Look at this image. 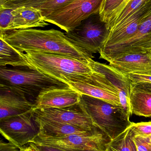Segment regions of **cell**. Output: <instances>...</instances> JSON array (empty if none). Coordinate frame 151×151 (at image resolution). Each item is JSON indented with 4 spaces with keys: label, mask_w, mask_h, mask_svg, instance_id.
Wrapping results in <instances>:
<instances>
[{
    "label": "cell",
    "mask_w": 151,
    "mask_h": 151,
    "mask_svg": "<svg viewBox=\"0 0 151 151\" xmlns=\"http://www.w3.org/2000/svg\"><path fill=\"white\" fill-rule=\"evenodd\" d=\"M0 38L19 52L37 51L59 54L81 60L92 58L88 53L71 42L64 33L54 29L29 28L0 32Z\"/></svg>",
    "instance_id": "obj_1"
},
{
    "label": "cell",
    "mask_w": 151,
    "mask_h": 151,
    "mask_svg": "<svg viewBox=\"0 0 151 151\" xmlns=\"http://www.w3.org/2000/svg\"><path fill=\"white\" fill-rule=\"evenodd\" d=\"M20 53L33 68L65 83H88L94 77L95 71L89 60H81L64 55L46 52Z\"/></svg>",
    "instance_id": "obj_2"
},
{
    "label": "cell",
    "mask_w": 151,
    "mask_h": 151,
    "mask_svg": "<svg viewBox=\"0 0 151 151\" xmlns=\"http://www.w3.org/2000/svg\"><path fill=\"white\" fill-rule=\"evenodd\" d=\"M0 85L16 89L35 103L41 95L56 89L70 88L68 83L33 67L0 66Z\"/></svg>",
    "instance_id": "obj_3"
},
{
    "label": "cell",
    "mask_w": 151,
    "mask_h": 151,
    "mask_svg": "<svg viewBox=\"0 0 151 151\" xmlns=\"http://www.w3.org/2000/svg\"><path fill=\"white\" fill-rule=\"evenodd\" d=\"M80 103L94 124L113 140L132 125L130 115L120 106L81 94Z\"/></svg>",
    "instance_id": "obj_4"
},
{
    "label": "cell",
    "mask_w": 151,
    "mask_h": 151,
    "mask_svg": "<svg viewBox=\"0 0 151 151\" xmlns=\"http://www.w3.org/2000/svg\"><path fill=\"white\" fill-rule=\"evenodd\" d=\"M112 139L98 127L83 134L51 137L39 133L31 142L56 147L64 151H107Z\"/></svg>",
    "instance_id": "obj_5"
},
{
    "label": "cell",
    "mask_w": 151,
    "mask_h": 151,
    "mask_svg": "<svg viewBox=\"0 0 151 151\" xmlns=\"http://www.w3.org/2000/svg\"><path fill=\"white\" fill-rule=\"evenodd\" d=\"M64 34L74 44L92 54L99 53L108 31L105 23L101 21L99 13H97L82 20L73 30Z\"/></svg>",
    "instance_id": "obj_6"
},
{
    "label": "cell",
    "mask_w": 151,
    "mask_h": 151,
    "mask_svg": "<svg viewBox=\"0 0 151 151\" xmlns=\"http://www.w3.org/2000/svg\"><path fill=\"white\" fill-rule=\"evenodd\" d=\"M104 0H74L45 18L65 31L73 30L81 22L95 13H99Z\"/></svg>",
    "instance_id": "obj_7"
},
{
    "label": "cell",
    "mask_w": 151,
    "mask_h": 151,
    "mask_svg": "<svg viewBox=\"0 0 151 151\" xmlns=\"http://www.w3.org/2000/svg\"><path fill=\"white\" fill-rule=\"evenodd\" d=\"M0 132L9 142L22 147L31 142L38 135L40 128L32 111L0 119Z\"/></svg>",
    "instance_id": "obj_8"
},
{
    "label": "cell",
    "mask_w": 151,
    "mask_h": 151,
    "mask_svg": "<svg viewBox=\"0 0 151 151\" xmlns=\"http://www.w3.org/2000/svg\"><path fill=\"white\" fill-rule=\"evenodd\" d=\"M151 50V11L143 19L133 36L100 50V58L109 62L126 54Z\"/></svg>",
    "instance_id": "obj_9"
},
{
    "label": "cell",
    "mask_w": 151,
    "mask_h": 151,
    "mask_svg": "<svg viewBox=\"0 0 151 151\" xmlns=\"http://www.w3.org/2000/svg\"><path fill=\"white\" fill-rule=\"evenodd\" d=\"M33 113L37 119L69 124L88 131L98 127L94 124L80 102L64 108H35L33 110Z\"/></svg>",
    "instance_id": "obj_10"
},
{
    "label": "cell",
    "mask_w": 151,
    "mask_h": 151,
    "mask_svg": "<svg viewBox=\"0 0 151 151\" xmlns=\"http://www.w3.org/2000/svg\"><path fill=\"white\" fill-rule=\"evenodd\" d=\"M66 83L81 94L99 99L114 105L121 106L118 91L103 73L95 72L93 80L88 83L71 81Z\"/></svg>",
    "instance_id": "obj_11"
},
{
    "label": "cell",
    "mask_w": 151,
    "mask_h": 151,
    "mask_svg": "<svg viewBox=\"0 0 151 151\" xmlns=\"http://www.w3.org/2000/svg\"><path fill=\"white\" fill-rule=\"evenodd\" d=\"M151 11V0H146L127 19L109 30L102 49L131 38L136 32L143 19Z\"/></svg>",
    "instance_id": "obj_12"
},
{
    "label": "cell",
    "mask_w": 151,
    "mask_h": 151,
    "mask_svg": "<svg viewBox=\"0 0 151 151\" xmlns=\"http://www.w3.org/2000/svg\"><path fill=\"white\" fill-rule=\"evenodd\" d=\"M35 107V103L23 92L0 85V119L31 111Z\"/></svg>",
    "instance_id": "obj_13"
},
{
    "label": "cell",
    "mask_w": 151,
    "mask_h": 151,
    "mask_svg": "<svg viewBox=\"0 0 151 151\" xmlns=\"http://www.w3.org/2000/svg\"><path fill=\"white\" fill-rule=\"evenodd\" d=\"M89 62L94 71L103 73L113 84L118 93L121 106L128 114L131 115L130 94L131 83L129 79L110 65L96 62L92 58H90Z\"/></svg>",
    "instance_id": "obj_14"
},
{
    "label": "cell",
    "mask_w": 151,
    "mask_h": 151,
    "mask_svg": "<svg viewBox=\"0 0 151 151\" xmlns=\"http://www.w3.org/2000/svg\"><path fill=\"white\" fill-rule=\"evenodd\" d=\"M109 65L124 75L151 74V50L129 53L109 61Z\"/></svg>",
    "instance_id": "obj_15"
},
{
    "label": "cell",
    "mask_w": 151,
    "mask_h": 151,
    "mask_svg": "<svg viewBox=\"0 0 151 151\" xmlns=\"http://www.w3.org/2000/svg\"><path fill=\"white\" fill-rule=\"evenodd\" d=\"M81 94L72 88L56 89L45 92L35 101L36 108H64L79 103Z\"/></svg>",
    "instance_id": "obj_16"
},
{
    "label": "cell",
    "mask_w": 151,
    "mask_h": 151,
    "mask_svg": "<svg viewBox=\"0 0 151 151\" xmlns=\"http://www.w3.org/2000/svg\"><path fill=\"white\" fill-rule=\"evenodd\" d=\"M12 30L43 27L48 25L39 9L31 6H20L13 9Z\"/></svg>",
    "instance_id": "obj_17"
},
{
    "label": "cell",
    "mask_w": 151,
    "mask_h": 151,
    "mask_svg": "<svg viewBox=\"0 0 151 151\" xmlns=\"http://www.w3.org/2000/svg\"><path fill=\"white\" fill-rule=\"evenodd\" d=\"M34 118L40 127L39 133L51 137H62L70 135L83 134L92 131H88L69 124L40 119L34 116Z\"/></svg>",
    "instance_id": "obj_18"
},
{
    "label": "cell",
    "mask_w": 151,
    "mask_h": 151,
    "mask_svg": "<svg viewBox=\"0 0 151 151\" xmlns=\"http://www.w3.org/2000/svg\"><path fill=\"white\" fill-rule=\"evenodd\" d=\"M130 109L131 115L151 117V93L131 85Z\"/></svg>",
    "instance_id": "obj_19"
},
{
    "label": "cell",
    "mask_w": 151,
    "mask_h": 151,
    "mask_svg": "<svg viewBox=\"0 0 151 151\" xmlns=\"http://www.w3.org/2000/svg\"><path fill=\"white\" fill-rule=\"evenodd\" d=\"M30 67L31 65L20 52L0 38V66Z\"/></svg>",
    "instance_id": "obj_20"
},
{
    "label": "cell",
    "mask_w": 151,
    "mask_h": 151,
    "mask_svg": "<svg viewBox=\"0 0 151 151\" xmlns=\"http://www.w3.org/2000/svg\"><path fill=\"white\" fill-rule=\"evenodd\" d=\"M146 0H125L105 24L108 32L121 24Z\"/></svg>",
    "instance_id": "obj_21"
},
{
    "label": "cell",
    "mask_w": 151,
    "mask_h": 151,
    "mask_svg": "<svg viewBox=\"0 0 151 151\" xmlns=\"http://www.w3.org/2000/svg\"><path fill=\"white\" fill-rule=\"evenodd\" d=\"M130 127L115 139L112 140L107 151H137Z\"/></svg>",
    "instance_id": "obj_22"
},
{
    "label": "cell",
    "mask_w": 151,
    "mask_h": 151,
    "mask_svg": "<svg viewBox=\"0 0 151 151\" xmlns=\"http://www.w3.org/2000/svg\"><path fill=\"white\" fill-rule=\"evenodd\" d=\"M125 0H104L99 11L100 19L105 24Z\"/></svg>",
    "instance_id": "obj_23"
},
{
    "label": "cell",
    "mask_w": 151,
    "mask_h": 151,
    "mask_svg": "<svg viewBox=\"0 0 151 151\" xmlns=\"http://www.w3.org/2000/svg\"><path fill=\"white\" fill-rule=\"evenodd\" d=\"M74 0H46L36 7L41 12L44 18H46L53 12L66 6Z\"/></svg>",
    "instance_id": "obj_24"
},
{
    "label": "cell",
    "mask_w": 151,
    "mask_h": 151,
    "mask_svg": "<svg viewBox=\"0 0 151 151\" xmlns=\"http://www.w3.org/2000/svg\"><path fill=\"white\" fill-rule=\"evenodd\" d=\"M13 9L0 7V32L12 30Z\"/></svg>",
    "instance_id": "obj_25"
},
{
    "label": "cell",
    "mask_w": 151,
    "mask_h": 151,
    "mask_svg": "<svg viewBox=\"0 0 151 151\" xmlns=\"http://www.w3.org/2000/svg\"><path fill=\"white\" fill-rule=\"evenodd\" d=\"M46 0H2L0 7L14 9L20 6H31L36 8Z\"/></svg>",
    "instance_id": "obj_26"
},
{
    "label": "cell",
    "mask_w": 151,
    "mask_h": 151,
    "mask_svg": "<svg viewBox=\"0 0 151 151\" xmlns=\"http://www.w3.org/2000/svg\"><path fill=\"white\" fill-rule=\"evenodd\" d=\"M130 127L136 136L150 137L151 136V122L139 123L132 122Z\"/></svg>",
    "instance_id": "obj_27"
},
{
    "label": "cell",
    "mask_w": 151,
    "mask_h": 151,
    "mask_svg": "<svg viewBox=\"0 0 151 151\" xmlns=\"http://www.w3.org/2000/svg\"><path fill=\"white\" fill-rule=\"evenodd\" d=\"M134 141L137 151H151V145L150 137L134 136Z\"/></svg>",
    "instance_id": "obj_28"
},
{
    "label": "cell",
    "mask_w": 151,
    "mask_h": 151,
    "mask_svg": "<svg viewBox=\"0 0 151 151\" xmlns=\"http://www.w3.org/2000/svg\"><path fill=\"white\" fill-rule=\"evenodd\" d=\"M131 83H146L151 84V74L129 73L126 75Z\"/></svg>",
    "instance_id": "obj_29"
},
{
    "label": "cell",
    "mask_w": 151,
    "mask_h": 151,
    "mask_svg": "<svg viewBox=\"0 0 151 151\" xmlns=\"http://www.w3.org/2000/svg\"><path fill=\"white\" fill-rule=\"evenodd\" d=\"M21 148L11 142L0 141V151H21Z\"/></svg>",
    "instance_id": "obj_30"
},
{
    "label": "cell",
    "mask_w": 151,
    "mask_h": 151,
    "mask_svg": "<svg viewBox=\"0 0 151 151\" xmlns=\"http://www.w3.org/2000/svg\"><path fill=\"white\" fill-rule=\"evenodd\" d=\"M37 151H64L56 147L45 145L37 144L30 142Z\"/></svg>",
    "instance_id": "obj_31"
},
{
    "label": "cell",
    "mask_w": 151,
    "mask_h": 151,
    "mask_svg": "<svg viewBox=\"0 0 151 151\" xmlns=\"http://www.w3.org/2000/svg\"><path fill=\"white\" fill-rule=\"evenodd\" d=\"M131 85L137 88L151 93V84L146 83H131Z\"/></svg>",
    "instance_id": "obj_32"
},
{
    "label": "cell",
    "mask_w": 151,
    "mask_h": 151,
    "mask_svg": "<svg viewBox=\"0 0 151 151\" xmlns=\"http://www.w3.org/2000/svg\"><path fill=\"white\" fill-rule=\"evenodd\" d=\"M21 151H37V150L30 143H28V145H25L22 147Z\"/></svg>",
    "instance_id": "obj_33"
},
{
    "label": "cell",
    "mask_w": 151,
    "mask_h": 151,
    "mask_svg": "<svg viewBox=\"0 0 151 151\" xmlns=\"http://www.w3.org/2000/svg\"><path fill=\"white\" fill-rule=\"evenodd\" d=\"M150 143L151 145V136H150Z\"/></svg>",
    "instance_id": "obj_34"
},
{
    "label": "cell",
    "mask_w": 151,
    "mask_h": 151,
    "mask_svg": "<svg viewBox=\"0 0 151 151\" xmlns=\"http://www.w3.org/2000/svg\"><path fill=\"white\" fill-rule=\"evenodd\" d=\"M2 1V0H0V1Z\"/></svg>",
    "instance_id": "obj_35"
},
{
    "label": "cell",
    "mask_w": 151,
    "mask_h": 151,
    "mask_svg": "<svg viewBox=\"0 0 151 151\" xmlns=\"http://www.w3.org/2000/svg\"></svg>",
    "instance_id": "obj_36"
}]
</instances>
